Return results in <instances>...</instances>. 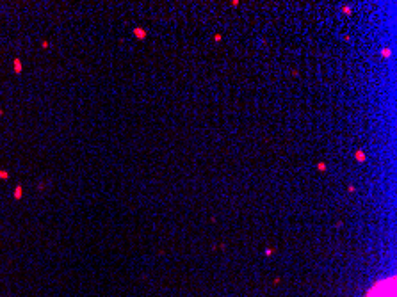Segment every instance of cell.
<instances>
[{
  "instance_id": "7",
  "label": "cell",
  "mask_w": 397,
  "mask_h": 297,
  "mask_svg": "<svg viewBox=\"0 0 397 297\" xmlns=\"http://www.w3.org/2000/svg\"><path fill=\"white\" fill-rule=\"evenodd\" d=\"M356 158H358V160H362V162H363V160H365V155H363L362 151H356Z\"/></svg>"
},
{
  "instance_id": "1",
  "label": "cell",
  "mask_w": 397,
  "mask_h": 297,
  "mask_svg": "<svg viewBox=\"0 0 397 297\" xmlns=\"http://www.w3.org/2000/svg\"><path fill=\"white\" fill-rule=\"evenodd\" d=\"M367 297H395V279L390 278V279L379 281L374 288H370Z\"/></svg>"
},
{
  "instance_id": "4",
  "label": "cell",
  "mask_w": 397,
  "mask_h": 297,
  "mask_svg": "<svg viewBox=\"0 0 397 297\" xmlns=\"http://www.w3.org/2000/svg\"><path fill=\"white\" fill-rule=\"evenodd\" d=\"M21 196H23V189L18 185V187L14 189V199H21Z\"/></svg>"
},
{
  "instance_id": "2",
  "label": "cell",
  "mask_w": 397,
  "mask_h": 297,
  "mask_svg": "<svg viewBox=\"0 0 397 297\" xmlns=\"http://www.w3.org/2000/svg\"><path fill=\"white\" fill-rule=\"evenodd\" d=\"M13 70H14L16 75H20L21 71H23V64H21L20 59H14V61H13Z\"/></svg>"
},
{
  "instance_id": "9",
  "label": "cell",
  "mask_w": 397,
  "mask_h": 297,
  "mask_svg": "<svg viewBox=\"0 0 397 297\" xmlns=\"http://www.w3.org/2000/svg\"><path fill=\"white\" fill-rule=\"evenodd\" d=\"M2 114H4V109H0V116H2Z\"/></svg>"
},
{
  "instance_id": "6",
  "label": "cell",
  "mask_w": 397,
  "mask_h": 297,
  "mask_svg": "<svg viewBox=\"0 0 397 297\" xmlns=\"http://www.w3.org/2000/svg\"><path fill=\"white\" fill-rule=\"evenodd\" d=\"M7 178H9V173L4 171V169H0V180H7Z\"/></svg>"
},
{
  "instance_id": "3",
  "label": "cell",
  "mask_w": 397,
  "mask_h": 297,
  "mask_svg": "<svg viewBox=\"0 0 397 297\" xmlns=\"http://www.w3.org/2000/svg\"><path fill=\"white\" fill-rule=\"evenodd\" d=\"M134 34H136L137 39H144V37H146V30L141 29V27H136V29H134Z\"/></svg>"
},
{
  "instance_id": "8",
  "label": "cell",
  "mask_w": 397,
  "mask_h": 297,
  "mask_svg": "<svg viewBox=\"0 0 397 297\" xmlns=\"http://www.w3.org/2000/svg\"><path fill=\"white\" fill-rule=\"evenodd\" d=\"M41 47H43V48H48L50 43H48V41H41Z\"/></svg>"
},
{
  "instance_id": "5",
  "label": "cell",
  "mask_w": 397,
  "mask_h": 297,
  "mask_svg": "<svg viewBox=\"0 0 397 297\" xmlns=\"http://www.w3.org/2000/svg\"><path fill=\"white\" fill-rule=\"evenodd\" d=\"M390 54H392V50H390L388 47H385V48L381 50V57H390Z\"/></svg>"
}]
</instances>
